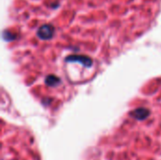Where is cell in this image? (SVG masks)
I'll return each mask as SVG.
<instances>
[{
    "instance_id": "cell-1",
    "label": "cell",
    "mask_w": 161,
    "mask_h": 160,
    "mask_svg": "<svg viewBox=\"0 0 161 160\" xmlns=\"http://www.w3.org/2000/svg\"><path fill=\"white\" fill-rule=\"evenodd\" d=\"M55 34V27L52 25H42L38 31H37V36L41 40H50Z\"/></svg>"
},
{
    "instance_id": "cell-2",
    "label": "cell",
    "mask_w": 161,
    "mask_h": 160,
    "mask_svg": "<svg viewBox=\"0 0 161 160\" xmlns=\"http://www.w3.org/2000/svg\"><path fill=\"white\" fill-rule=\"evenodd\" d=\"M67 62H77L81 63L85 67L89 68L92 66V59L87 56H79V55H71L65 58Z\"/></svg>"
},
{
    "instance_id": "cell-3",
    "label": "cell",
    "mask_w": 161,
    "mask_h": 160,
    "mask_svg": "<svg viewBox=\"0 0 161 160\" xmlns=\"http://www.w3.org/2000/svg\"><path fill=\"white\" fill-rule=\"evenodd\" d=\"M150 115V111L149 109L147 108H137L135 110H133L131 112V116L138 120V121H143L145 120L146 118H148Z\"/></svg>"
},
{
    "instance_id": "cell-4",
    "label": "cell",
    "mask_w": 161,
    "mask_h": 160,
    "mask_svg": "<svg viewBox=\"0 0 161 160\" xmlns=\"http://www.w3.org/2000/svg\"><path fill=\"white\" fill-rule=\"evenodd\" d=\"M59 82H60V79L58 76L53 75V74H49L45 78V84L49 87H56L59 84Z\"/></svg>"
},
{
    "instance_id": "cell-5",
    "label": "cell",
    "mask_w": 161,
    "mask_h": 160,
    "mask_svg": "<svg viewBox=\"0 0 161 160\" xmlns=\"http://www.w3.org/2000/svg\"><path fill=\"white\" fill-rule=\"evenodd\" d=\"M3 38H4L6 41H12V40H15L16 35H15V34H12L10 31H5V32L3 33Z\"/></svg>"
}]
</instances>
